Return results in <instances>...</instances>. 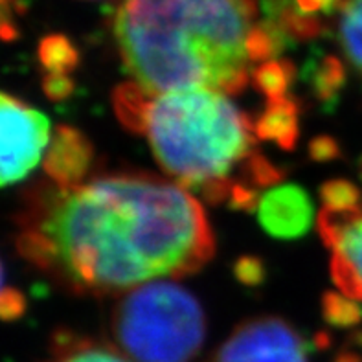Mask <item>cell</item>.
<instances>
[{
  "mask_svg": "<svg viewBox=\"0 0 362 362\" xmlns=\"http://www.w3.org/2000/svg\"><path fill=\"white\" fill-rule=\"evenodd\" d=\"M26 311V298L17 289H2L0 293V320L13 322Z\"/></svg>",
  "mask_w": 362,
  "mask_h": 362,
  "instance_id": "cb8c5ba5",
  "label": "cell"
},
{
  "mask_svg": "<svg viewBox=\"0 0 362 362\" xmlns=\"http://www.w3.org/2000/svg\"><path fill=\"white\" fill-rule=\"evenodd\" d=\"M331 280L346 296L362 300V208L355 210L329 247Z\"/></svg>",
  "mask_w": 362,
  "mask_h": 362,
  "instance_id": "9c48e42d",
  "label": "cell"
},
{
  "mask_svg": "<svg viewBox=\"0 0 362 362\" xmlns=\"http://www.w3.org/2000/svg\"><path fill=\"white\" fill-rule=\"evenodd\" d=\"M257 219L267 234L276 239H298L315 221L313 199L298 184L269 188L257 206Z\"/></svg>",
  "mask_w": 362,
  "mask_h": 362,
  "instance_id": "52a82bcc",
  "label": "cell"
},
{
  "mask_svg": "<svg viewBox=\"0 0 362 362\" xmlns=\"http://www.w3.org/2000/svg\"><path fill=\"white\" fill-rule=\"evenodd\" d=\"M52 358L46 362H131L124 355L92 339L70 329H59L52 335Z\"/></svg>",
  "mask_w": 362,
  "mask_h": 362,
  "instance_id": "7c38bea8",
  "label": "cell"
},
{
  "mask_svg": "<svg viewBox=\"0 0 362 362\" xmlns=\"http://www.w3.org/2000/svg\"><path fill=\"white\" fill-rule=\"evenodd\" d=\"M259 201H262V197H259V193H257L254 186L234 182L232 192H230L228 206L232 210L239 211H254L259 206Z\"/></svg>",
  "mask_w": 362,
  "mask_h": 362,
  "instance_id": "603a6c76",
  "label": "cell"
},
{
  "mask_svg": "<svg viewBox=\"0 0 362 362\" xmlns=\"http://www.w3.org/2000/svg\"><path fill=\"white\" fill-rule=\"evenodd\" d=\"M234 278L245 287H259L267 280V265L262 257L241 256L232 267Z\"/></svg>",
  "mask_w": 362,
  "mask_h": 362,
  "instance_id": "ffe728a7",
  "label": "cell"
},
{
  "mask_svg": "<svg viewBox=\"0 0 362 362\" xmlns=\"http://www.w3.org/2000/svg\"><path fill=\"white\" fill-rule=\"evenodd\" d=\"M50 133L45 112L0 92V188L35 170L50 146Z\"/></svg>",
  "mask_w": 362,
  "mask_h": 362,
  "instance_id": "5b68a950",
  "label": "cell"
},
{
  "mask_svg": "<svg viewBox=\"0 0 362 362\" xmlns=\"http://www.w3.org/2000/svg\"><path fill=\"white\" fill-rule=\"evenodd\" d=\"M256 0H122L115 39L124 66L151 96L184 88L239 94Z\"/></svg>",
  "mask_w": 362,
  "mask_h": 362,
  "instance_id": "7a4b0ae2",
  "label": "cell"
},
{
  "mask_svg": "<svg viewBox=\"0 0 362 362\" xmlns=\"http://www.w3.org/2000/svg\"><path fill=\"white\" fill-rule=\"evenodd\" d=\"M296 66L293 61L287 59H272L262 63L257 69L250 72L254 85L267 100H280L287 96L289 88L293 87L296 79Z\"/></svg>",
  "mask_w": 362,
  "mask_h": 362,
  "instance_id": "9a60e30c",
  "label": "cell"
},
{
  "mask_svg": "<svg viewBox=\"0 0 362 362\" xmlns=\"http://www.w3.org/2000/svg\"><path fill=\"white\" fill-rule=\"evenodd\" d=\"M339 42L346 61L362 81V0H342Z\"/></svg>",
  "mask_w": 362,
  "mask_h": 362,
  "instance_id": "4fadbf2b",
  "label": "cell"
},
{
  "mask_svg": "<svg viewBox=\"0 0 362 362\" xmlns=\"http://www.w3.org/2000/svg\"><path fill=\"white\" fill-rule=\"evenodd\" d=\"M156 162L184 188L226 179L254 147V125L226 94L184 88L149 101L144 131Z\"/></svg>",
  "mask_w": 362,
  "mask_h": 362,
  "instance_id": "3957f363",
  "label": "cell"
},
{
  "mask_svg": "<svg viewBox=\"0 0 362 362\" xmlns=\"http://www.w3.org/2000/svg\"><path fill=\"white\" fill-rule=\"evenodd\" d=\"M320 311L326 324L339 329H351V327L361 326L362 322L361 303L335 291H327L322 294Z\"/></svg>",
  "mask_w": 362,
  "mask_h": 362,
  "instance_id": "e0dca14e",
  "label": "cell"
},
{
  "mask_svg": "<svg viewBox=\"0 0 362 362\" xmlns=\"http://www.w3.org/2000/svg\"><path fill=\"white\" fill-rule=\"evenodd\" d=\"M311 348L291 322L257 317L239 324L211 362H308Z\"/></svg>",
  "mask_w": 362,
  "mask_h": 362,
  "instance_id": "8992f818",
  "label": "cell"
},
{
  "mask_svg": "<svg viewBox=\"0 0 362 362\" xmlns=\"http://www.w3.org/2000/svg\"><path fill=\"white\" fill-rule=\"evenodd\" d=\"M21 8H23V0H0V39L13 41L18 37L13 13L21 11Z\"/></svg>",
  "mask_w": 362,
  "mask_h": 362,
  "instance_id": "d4e9b609",
  "label": "cell"
},
{
  "mask_svg": "<svg viewBox=\"0 0 362 362\" xmlns=\"http://www.w3.org/2000/svg\"><path fill=\"white\" fill-rule=\"evenodd\" d=\"M151 94L144 90L136 81L124 83L112 92V103L119 122L133 133L142 134L144 119H146L147 107L151 101Z\"/></svg>",
  "mask_w": 362,
  "mask_h": 362,
  "instance_id": "5bb4252c",
  "label": "cell"
},
{
  "mask_svg": "<svg viewBox=\"0 0 362 362\" xmlns=\"http://www.w3.org/2000/svg\"><path fill=\"white\" fill-rule=\"evenodd\" d=\"M320 201L331 211H354L362 208V192L349 180L333 179L320 186Z\"/></svg>",
  "mask_w": 362,
  "mask_h": 362,
  "instance_id": "ac0fdd59",
  "label": "cell"
},
{
  "mask_svg": "<svg viewBox=\"0 0 362 362\" xmlns=\"http://www.w3.org/2000/svg\"><path fill=\"white\" fill-rule=\"evenodd\" d=\"M37 57L46 74H70L79 64V52L64 35H48L39 42Z\"/></svg>",
  "mask_w": 362,
  "mask_h": 362,
  "instance_id": "2e32d148",
  "label": "cell"
},
{
  "mask_svg": "<svg viewBox=\"0 0 362 362\" xmlns=\"http://www.w3.org/2000/svg\"><path fill=\"white\" fill-rule=\"evenodd\" d=\"M313 348H317L318 351H327L333 346V337L327 331H318L315 339H313Z\"/></svg>",
  "mask_w": 362,
  "mask_h": 362,
  "instance_id": "4316f807",
  "label": "cell"
},
{
  "mask_svg": "<svg viewBox=\"0 0 362 362\" xmlns=\"http://www.w3.org/2000/svg\"><path fill=\"white\" fill-rule=\"evenodd\" d=\"M110 333L134 362H192L206 340V317L182 285L144 284L118 300Z\"/></svg>",
  "mask_w": 362,
  "mask_h": 362,
  "instance_id": "277c9868",
  "label": "cell"
},
{
  "mask_svg": "<svg viewBox=\"0 0 362 362\" xmlns=\"http://www.w3.org/2000/svg\"><path fill=\"white\" fill-rule=\"evenodd\" d=\"M331 362H362V357L354 349H340Z\"/></svg>",
  "mask_w": 362,
  "mask_h": 362,
  "instance_id": "83f0119b",
  "label": "cell"
},
{
  "mask_svg": "<svg viewBox=\"0 0 362 362\" xmlns=\"http://www.w3.org/2000/svg\"><path fill=\"white\" fill-rule=\"evenodd\" d=\"M17 225V252L78 294L193 274L216 254L197 199L149 175H110L69 189L39 184L24 195Z\"/></svg>",
  "mask_w": 362,
  "mask_h": 362,
  "instance_id": "6da1fadb",
  "label": "cell"
},
{
  "mask_svg": "<svg viewBox=\"0 0 362 362\" xmlns=\"http://www.w3.org/2000/svg\"><path fill=\"white\" fill-rule=\"evenodd\" d=\"M351 342H354V344H358L362 348V333H354V335H351Z\"/></svg>",
  "mask_w": 362,
  "mask_h": 362,
  "instance_id": "f1b7e54d",
  "label": "cell"
},
{
  "mask_svg": "<svg viewBox=\"0 0 362 362\" xmlns=\"http://www.w3.org/2000/svg\"><path fill=\"white\" fill-rule=\"evenodd\" d=\"M308 153L313 162H333L339 160L342 156L340 144L333 136H327V134L313 138L308 146Z\"/></svg>",
  "mask_w": 362,
  "mask_h": 362,
  "instance_id": "7402d4cb",
  "label": "cell"
},
{
  "mask_svg": "<svg viewBox=\"0 0 362 362\" xmlns=\"http://www.w3.org/2000/svg\"><path fill=\"white\" fill-rule=\"evenodd\" d=\"M94 162V146L79 129L59 125L52 133L42 168L52 184L59 188L81 186Z\"/></svg>",
  "mask_w": 362,
  "mask_h": 362,
  "instance_id": "ba28073f",
  "label": "cell"
},
{
  "mask_svg": "<svg viewBox=\"0 0 362 362\" xmlns=\"http://www.w3.org/2000/svg\"><path fill=\"white\" fill-rule=\"evenodd\" d=\"M241 171L245 175V180L250 182V186L254 188H272L285 177V171L281 168L272 164L267 156L259 155V153H250L243 160Z\"/></svg>",
  "mask_w": 362,
  "mask_h": 362,
  "instance_id": "d6986e66",
  "label": "cell"
},
{
  "mask_svg": "<svg viewBox=\"0 0 362 362\" xmlns=\"http://www.w3.org/2000/svg\"><path fill=\"white\" fill-rule=\"evenodd\" d=\"M2 278H4V271H2V263H0V293H2Z\"/></svg>",
  "mask_w": 362,
  "mask_h": 362,
  "instance_id": "f546056e",
  "label": "cell"
},
{
  "mask_svg": "<svg viewBox=\"0 0 362 362\" xmlns=\"http://www.w3.org/2000/svg\"><path fill=\"white\" fill-rule=\"evenodd\" d=\"M302 76L318 103L326 110L335 109L340 92L344 90L348 81L346 64L335 55H324L318 59H309Z\"/></svg>",
  "mask_w": 362,
  "mask_h": 362,
  "instance_id": "8fae6325",
  "label": "cell"
},
{
  "mask_svg": "<svg viewBox=\"0 0 362 362\" xmlns=\"http://www.w3.org/2000/svg\"><path fill=\"white\" fill-rule=\"evenodd\" d=\"M232 186H234V182L226 177V179L208 180V182L202 184L197 192L201 193L204 201L210 202L211 206H214V204H221V202H228Z\"/></svg>",
  "mask_w": 362,
  "mask_h": 362,
  "instance_id": "484cf974",
  "label": "cell"
},
{
  "mask_svg": "<svg viewBox=\"0 0 362 362\" xmlns=\"http://www.w3.org/2000/svg\"><path fill=\"white\" fill-rule=\"evenodd\" d=\"M254 133L259 140H272L284 151H293L300 138V103L294 98L267 100L257 115Z\"/></svg>",
  "mask_w": 362,
  "mask_h": 362,
  "instance_id": "30bf717a",
  "label": "cell"
},
{
  "mask_svg": "<svg viewBox=\"0 0 362 362\" xmlns=\"http://www.w3.org/2000/svg\"><path fill=\"white\" fill-rule=\"evenodd\" d=\"M42 90L52 101H64L76 90V81L70 78V74H45Z\"/></svg>",
  "mask_w": 362,
  "mask_h": 362,
  "instance_id": "44dd1931",
  "label": "cell"
}]
</instances>
